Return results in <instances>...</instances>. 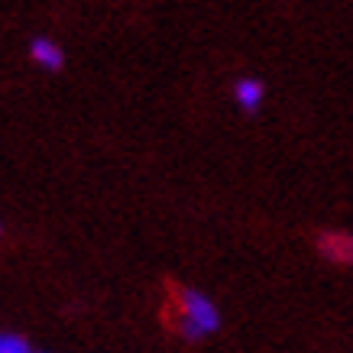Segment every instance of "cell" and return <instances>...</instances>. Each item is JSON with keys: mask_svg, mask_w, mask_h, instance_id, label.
I'll use <instances>...</instances> for the list:
<instances>
[{"mask_svg": "<svg viewBox=\"0 0 353 353\" xmlns=\"http://www.w3.org/2000/svg\"><path fill=\"white\" fill-rule=\"evenodd\" d=\"M221 327V311L208 295L194 289L179 292V331L188 341H198L204 334H214Z\"/></svg>", "mask_w": 353, "mask_h": 353, "instance_id": "6da1fadb", "label": "cell"}, {"mask_svg": "<svg viewBox=\"0 0 353 353\" xmlns=\"http://www.w3.org/2000/svg\"><path fill=\"white\" fill-rule=\"evenodd\" d=\"M318 250L334 263H350L353 266V236L350 234H321Z\"/></svg>", "mask_w": 353, "mask_h": 353, "instance_id": "7a4b0ae2", "label": "cell"}, {"mask_svg": "<svg viewBox=\"0 0 353 353\" xmlns=\"http://www.w3.org/2000/svg\"><path fill=\"white\" fill-rule=\"evenodd\" d=\"M30 55L36 65H43L46 72H59L65 65V52L62 46H55L52 39H32L30 43Z\"/></svg>", "mask_w": 353, "mask_h": 353, "instance_id": "3957f363", "label": "cell"}, {"mask_svg": "<svg viewBox=\"0 0 353 353\" xmlns=\"http://www.w3.org/2000/svg\"><path fill=\"white\" fill-rule=\"evenodd\" d=\"M234 94H236V104L246 110V114H256L259 104H263V94H266V88L259 78H240L234 85Z\"/></svg>", "mask_w": 353, "mask_h": 353, "instance_id": "277c9868", "label": "cell"}, {"mask_svg": "<svg viewBox=\"0 0 353 353\" xmlns=\"http://www.w3.org/2000/svg\"><path fill=\"white\" fill-rule=\"evenodd\" d=\"M0 353H32V350L23 337H17V334H3V337H0Z\"/></svg>", "mask_w": 353, "mask_h": 353, "instance_id": "5b68a950", "label": "cell"}]
</instances>
